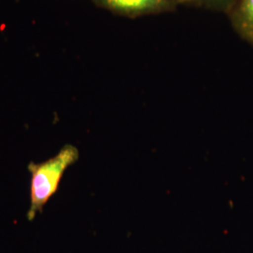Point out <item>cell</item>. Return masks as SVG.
Returning <instances> with one entry per match:
<instances>
[{"label":"cell","instance_id":"277c9868","mask_svg":"<svg viewBox=\"0 0 253 253\" xmlns=\"http://www.w3.org/2000/svg\"><path fill=\"white\" fill-rule=\"evenodd\" d=\"M236 2L237 0H195V6L228 15L235 7Z\"/></svg>","mask_w":253,"mask_h":253},{"label":"cell","instance_id":"5b68a950","mask_svg":"<svg viewBox=\"0 0 253 253\" xmlns=\"http://www.w3.org/2000/svg\"><path fill=\"white\" fill-rule=\"evenodd\" d=\"M174 3L179 5H193L195 6V0H172Z\"/></svg>","mask_w":253,"mask_h":253},{"label":"cell","instance_id":"3957f363","mask_svg":"<svg viewBox=\"0 0 253 253\" xmlns=\"http://www.w3.org/2000/svg\"><path fill=\"white\" fill-rule=\"evenodd\" d=\"M228 16L235 32L253 46V0H237Z\"/></svg>","mask_w":253,"mask_h":253},{"label":"cell","instance_id":"6da1fadb","mask_svg":"<svg viewBox=\"0 0 253 253\" xmlns=\"http://www.w3.org/2000/svg\"><path fill=\"white\" fill-rule=\"evenodd\" d=\"M79 159V151L76 146L65 145L53 158L45 162L27 165L30 172V206L27 217L32 221L38 213H42L46 204L56 191L62 180L64 173Z\"/></svg>","mask_w":253,"mask_h":253},{"label":"cell","instance_id":"7a4b0ae2","mask_svg":"<svg viewBox=\"0 0 253 253\" xmlns=\"http://www.w3.org/2000/svg\"><path fill=\"white\" fill-rule=\"evenodd\" d=\"M94 5L126 18L172 12L178 5L172 0H91Z\"/></svg>","mask_w":253,"mask_h":253}]
</instances>
